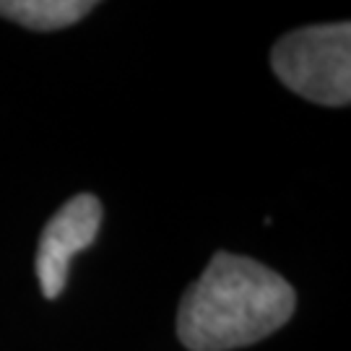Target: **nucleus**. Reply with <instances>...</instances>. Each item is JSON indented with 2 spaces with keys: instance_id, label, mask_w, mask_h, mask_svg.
<instances>
[{
  "instance_id": "f03ea898",
  "label": "nucleus",
  "mask_w": 351,
  "mask_h": 351,
  "mask_svg": "<svg viewBox=\"0 0 351 351\" xmlns=\"http://www.w3.org/2000/svg\"><path fill=\"white\" fill-rule=\"evenodd\" d=\"M271 65L294 94L326 107L351 101V24L294 29L274 45Z\"/></svg>"
},
{
  "instance_id": "20e7f679",
  "label": "nucleus",
  "mask_w": 351,
  "mask_h": 351,
  "mask_svg": "<svg viewBox=\"0 0 351 351\" xmlns=\"http://www.w3.org/2000/svg\"><path fill=\"white\" fill-rule=\"evenodd\" d=\"M97 3L88 0H3L0 16L37 32H55L81 21Z\"/></svg>"
},
{
  "instance_id": "f257e3e1",
  "label": "nucleus",
  "mask_w": 351,
  "mask_h": 351,
  "mask_svg": "<svg viewBox=\"0 0 351 351\" xmlns=\"http://www.w3.org/2000/svg\"><path fill=\"white\" fill-rule=\"evenodd\" d=\"M294 307L297 294L287 278L221 250L180 302L177 336L190 351L242 349L287 326Z\"/></svg>"
},
{
  "instance_id": "7ed1b4c3",
  "label": "nucleus",
  "mask_w": 351,
  "mask_h": 351,
  "mask_svg": "<svg viewBox=\"0 0 351 351\" xmlns=\"http://www.w3.org/2000/svg\"><path fill=\"white\" fill-rule=\"evenodd\" d=\"M101 224V203L91 193H81L60 206L42 229L37 247V278L47 300H58L68 281L75 252L94 245Z\"/></svg>"
}]
</instances>
